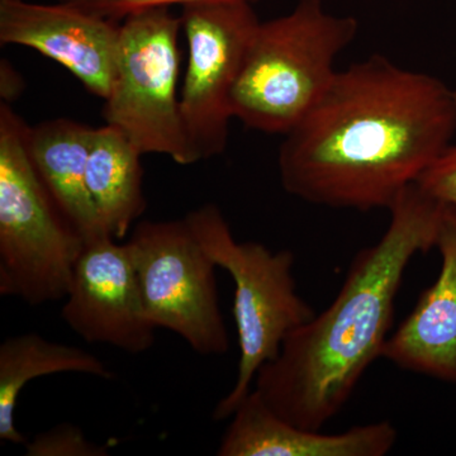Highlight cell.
<instances>
[{"label":"cell","mask_w":456,"mask_h":456,"mask_svg":"<svg viewBox=\"0 0 456 456\" xmlns=\"http://www.w3.org/2000/svg\"><path fill=\"white\" fill-rule=\"evenodd\" d=\"M184 218L204 251L235 283L239 367L232 389L213 410V419L224 421L253 391L257 371L277 358L287 336L311 321L316 312L297 293L292 251L273 253L260 242L236 241L216 204L198 207Z\"/></svg>","instance_id":"5b68a950"},{"label":"cell","mask_w":456,"mask_h":456,"mask_svg":"<svg viewBox=\"0 0 456 456\" xmlns=\"http://www.w3.org/2000/svg\"><path fill=\"white\" fill-rule=\"evenodd\" d=\"M147 317L202 356L224 355L230 340L218 297L215 261L185 218L143 221L126 242Z\"/></svg>","instance_id":"52a82bcc"},{"label":"cell","mask_w":456,"mask_h":456,"mask_svg":"<svg viewBox=\"0 0 456 456\" xmlns=\"http://www.w3.org/2000/svg\"><path fill=\"white\" fill-rule=\"evenodd\" d=\"M180 17L170 7L145 9L121 22L112 90L103 118L140 150L174 163L200 161L183 122L178 95Z\"/></svg>","instance_id":"8992f818"},{"label":"cell","mask_w":456,"mask_h":456,"mask_svg":"<svg viewBox=\"0 0 456 456\" xmlns=\"http://www.w3.org/2000/svg\"><path fill=\"white\" fill-rule=\"evenodd\" d=\"M445 206L411 185L393 204L379 241L360 250L334 302L287 336L255 388L279 417L321 430L344 408L368 368L382 358L404 273L436 246Z\"/></svg>","instance_id":"7a4b0ae2"},{"label":"cell","mask_w":456,"mask_h":456,"mask_svg":"<svg viewBox=\"0 0 456 456\" xmlns=\"http://www.w3.org/2000/svg\"><path fill=\"white\" fill-rule=\"evenodd\" d=\"M180 20L188 45L180 110L200 161L208 160L226 150L231 92L260 20L245 2L189 3Z\"/></svg>","instance_id":"ba28073f"},{"label":"cell","mask_w":456,"mask_h":456,"mask_svg":"<svg viewBox=\"0 0 456 456\" xmlns=\"http://www.w3.org/2000/svg\"><path fill=\"white\" fill-rule=\"evenodd\" d=\"M220 456H384L398 432L389 421L355 426L340 434H322L289 424L253 389L230 417Z\"/></svg>","instance_id":"8fae6325"},{"label":"cell","mask_w":456,"mask_h":456,"mask_svg":"<svg viewBox=\"0 0 456 456\" xmlns=\"http://www.w3.org/2000/svg\"><path fill=\"white\" fill-rule=\"evenodd\" d=\"M93 127L69 118L28 126L27 147L33 167L62 213L84 239L107 233L86 185Z\"/></svg>","instance_id":"4fadbf2b"},{"label":"cell","mask_w":456,"mask_h":456,"mask_svg":"<svg viewBox=\"0 0 456 456\" xmlns=\"http://www.w3.org/2000/svg\"><path fill=\"white\" fill-rule=\"evenodd\" d=\"M455 134L456 89L373 55L338 71L284 134L279 176L305 202L389 211Z\"/></svg>","instance_id":"6da1fadb"},{"label":"cell","mask_w":456,"mask_h":456,"mask_svg":"<svg viewBox=\"0 0 456 456\" xmlns=\"http://www.w3.org/2000/svg\"><path fill=\"white\" fill-rule=\"evenodd\" d=\"M140 150L118 128H93L86 185L99 221L117 241L125 239L146 211Z\"/></svg>","instance_id":"5bb4252c"},{"label":"cell","mask_w":456,"mask_h":456,"mask_svg":"<svg viewBox=\"0 0 456 456\" xmlns=\"http://www.w3.org/2000/svg\"><path fill=\"white\" fill-rule=\"evenodd\" d=\"M51 2L64 3L71 7L82 9L86 13L121 23L125 18L145 9L173 7V5L183 7L194 2H245L253 4L257 0H51Z\"/></svg>","instance_id":"e0dca14e"},{"label":"cell","mask_w":456,"mask_h":456,"mask_svg":"<svg viewBox=\"0 0 456 456\" xmlns=\"http://www.w3.org/2000/svg\"><path fill=\"white\" fill-rule=\"evenodd\" d=\"M416 184L437 202L456 211V143L443 152Z\"/></svg>","instance_id":"ac0fdd59"},{"label":"cell","mask_w":456,"mask_h":456,"mask_svg":"<svg viewBox=\"0 0 456 456\" xmlns=\"http://www.w3.org/2000/svg\"><path fill=\"white\" fill-rule=\"evenodd\" d=\"M61 317L88 344L131 355L151 349L158 329L147 317L127 244L108 233L86 240Z\"/></svg>","instance_id":"9c48e42d"},{"label":"cell","mask_w":456,"mask_h":456,"mask_svg":"<svg viewBox=\"0 0 456 456\" xmlns=\"http://www.w3.org/2000/svg\"><path fill=\"white\" fill-rule=\"evenodd\" d=\"M27 456H107L106 445L86 439L82 428L60 424L25 443Z\"/></svg>","instance_id":"2e32d148"},{"label":"cell","mask_w":456,"mask_h":456,"mask_svg":"<svg viewBox=\"0 0 456 456\" xmlns=\"http://www.w3.org/2000/svg\"><path fill=\"white\" fill-rule=\"evenodd\" d=\"M28 125L0 104V294L29 305L61 301L86 239L33 167Z\"/></svg>","instance_id":"277c9868"},{"label":"cell","mask_w":456,"mask_h":456,"mask_svg":"<svg viewBox=\"0 0 456 456\" xmlns=\"http://www.w3.org/2000/svg\"><path fill=\"white\" fill-rule=\"evenodd\" d=\"M25 88L22 77L8 60H2L0 64V95L4 103H11L13 99L20 97Z\"/></svg>","instance_id":"d6986e66"},{"label":"cell","mask_w":456,"mask_h":456,"mask_svg":"<svg viewBox=\"0 0 456 456\" xmlns=\"http://www.w3.org/2000/svg\"><path fill=\"white\" fill-rule=\"evenodd\" d=\"M75 373L110 380L114 373L82 347L47 340L36 332L12 336L0 345V440L20 445L25 437L16 426L20 392L46 375Z\"/></svg>","instance_id":"9a60e30c"},{"label":"cell","mask_w":456,"mask_h":456,"mask_svg":"<svg viewBox=\"0 0 456 456\" xmlns=\"http://www.w3.org/2000/svg\"><path fill=\"white\" fill-rule=\"evenodd\" d=\"M358 31L355 18L329 13L322 0H298L290 13L260 22L231 92L233 118L284 136L322 97Z\"/></svg>","instance_id":"3957f363"},{"label":"cell","mask_w":456,"mask_h":456,"mask_svg":"<svg viewBox=\"0 0 456 456\" xmlns=\"http://www.w3.org/2000/svg\"><path fill=\"white\" fill-rule=\"evenodd\" d=\"M121 23L64 3L0 0V42L37 51L64 66L90 94L112 90Z\"/></svg>","instance_id":"30bf717a"},{"label":"cell","mask_w":456,"mask_h":456,"mask_svg":"<svg viewBox=\"0 0 456 456\" xmlns=\"http://www.w3.org/2000/svg\"><path fill=\"white\" fill-rule=\"evenodd\" d=\"M439 277L384 345L382 358L404 370L456 383V211L445 206L436 246Z\"/></svg>","instance_id":"7c38bea8"}]
</instances>
